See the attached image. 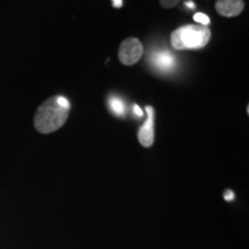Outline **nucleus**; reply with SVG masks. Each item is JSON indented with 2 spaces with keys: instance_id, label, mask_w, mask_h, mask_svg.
<instances>
[{
  "instance_id": "obj_13",
  "label": "nucleus",
  "mask_w": 249,
  "mask_h": 249,
  "mask_svg": "<svg viewBox=\"0 0 249 249\" xmlns=\"http://www.w3.org/2000/svg\"><path fill=\"white\" fill-rule=\"evenodd\" d=\"M185 4H186L187 7H189V8H192V9L195 8V5H194V2H193V1H186Z\"/></svg>"
},
{
  "instance_id": "obj_12",
  "label": "nucleus",
  "mask_w": 249,
  "mask_h": 249,
  "mask_svg": "<svg viewBox=\"0 0 249 249\" xmlns=\"http://www.w3.org/2000/svg\"><path fill=\"white\" fill-rule=\"evenodd\" d=\"M113 1V6L116 8H120L123 6V0H112Z\"/></svg>"
},
{
  "instance_id": "obj_1",
  "label": "nucleus",
  "mask_w": 249,
  "mask_h": 249,
  "mask_svg": "<svg viewBox=\"0 0 249 249\" xmlns=\"http://www.w3.org/2000/svg\"><path fill=\"white\" fill-rule=\"evenodd\" d=\"M70 102L62 96H53L43 103L36 111V129L42 134L53 133L64 126L70 113Z\"/></svg>"
},
{
  "instance_id": "obj_5",
  "label": "nucleus",
  "mask_w": 249,
  "mask_h": 249,
  "mask_svg": "<svg viewBox=\"0 0 249 249\" xmlns=\"http://www.w3.org/2000/svg\"><path fill=\"white\" fill-rule=\"evenodd\" d=\"M244 0H218L216 4L218 14L225 18L238 17L244 11Z\"/></svg>"
},
{
  "instance_id": "obj_6",
  "label": "nucleus",
  "mask_w": 249,
  "mask_h": 249,
  "mask_svg": "<svg viewBox=\"0 0 249 249\" xmlns=\"http://www.w3.org/2000/svg\"><path fill=\"white\" fill-rule=\"evenodd\" d=\"M152 62H154V65L158 68V70L170 71L174 65V58L172 54L169 53V52L163 51L158 52V53H156L154 55Z\"/></svg>"
},
{
  "instance_id": "obj_11",
  "label": "nucleus",
  "mask_w": 249,
  "mask_h": 249,
  "mask_svg": "<svg viewBox=\"0 0 249 249\" xmlns=\"http://www.w3.org/2000/svg\"><path fill=\"white\" fill-rule=\"evenodd\" d=\"M134 112H135V114L138 117H141V116H143V111L141 110V108L139 107V105H134Z\"/></svg>"
},
{
  "instance_id": "obj_3",
  "label": "nucleus",
  "mask_w": 249,
  "mask_h": 249,
  "mask_svg": "<svg viewBox=\"0 0 249 249\" xmlns=\"http://www.w3.org/2000/svg\"><path fill=\"white\" fill-rule=\"evenodd\" d=\"M143 55V45L138 38L129 37L121 43L119 48V60L126 66L136 64Z\"/></svg>"
},
{
  "instance_id": "obj_8",
  "label": "nucleus",
  "mask_w": 249,
  "mask_h": 249,
  "mask_svg": "<svg viewBox=\"0 0 249 249\" xmlns=\"http://www.w3.org/2000/svg\"><path fill=\"white\" fill-rule=\"evenodd\" d=\"M194 21L195 22L202 24V26H207V27H208V24L210 23L209 17H208V15H205L204 13H196L194 15Z\"/></svg>"
},
{
  "instance_id": "obj_4",
  "label": "nucleus",
  "mask_w": 249,
  "mask_h": 249,
  "mask_svg": "<svg viewBox=\"0 0 249 249\" xmlns=\"http://www.w3.org/2000/svg\"><path fill=\"white\" fill-rule=\"evenodd\" d=\"M148 118L139 130V141L142 147L149 148L155 142V111L154 107H147Z\"/></svg>"
},
{
  "instance_id": "obj_10",
  "label": "nucleus",
  "mask_w": 249,
  "mask_h": 249,
  "mask_svg": "<svg viewBox=\"0 0 249 249\" xmlns=\"http://www.w3.org/2000/svg\"><path fill=\"white\" fill-rule=\"evenodd\" d=\"M224 197H225V200L227 201H232L233 198H234V194H233L231 191H227L225 193V195H224Z\"/></svg>"
},
{
  "instance_id": "obj_7",
  "label": "nucleus",
  "mask_w": 249,
  "mask_h": 249,
  "mask_svg": "<svg viewBox=\"0 0 249 249\" xmlns=\"http://www.w3.org/2000/svg\"><path fill=\"white\" fill-rule=\"evenodd\" d=\"M108 104H110L111 110L114 112V113L118 114V116H124V105L121 99L119 98H111L108 101Z\"/></svg>"
},
{
  "instance_id": "obj_9",
  "label": "nucleus",
  "mask_w": 249,
  "mask_h": 249,
  "mask_svg": "<svg viewBox=\"0 0 249 249\" xmlns=\"http://www.w3.org/2000/svg\"><path fill=\"white\" fill-rule=\"evenodd\" d=\"M180 2V0H160V4L164 8H172Z\"/></svg>"
},
{
  "instance_id": "obj_2",
  "label": "nucleus",
  "mask_w": 249,
  "mask_h": 249,
  "mask_svg": "<svg viewBox=\"0 0 249 249\" xmlns=\"http://www.w3.org/2000/svg\"><path fill=\"white\" fill-rule=\"evenodd\" d=\"M211 38V31L202 24H188L178 28L171 34V44L173 49L197 50L204 48Z\"/></svg>"
}]
</instances>
